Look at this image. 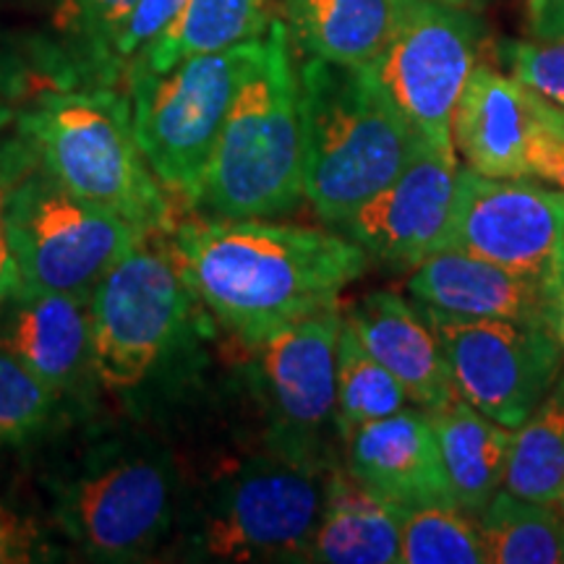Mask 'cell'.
Segmentation results:
<instances>
[{
    "label": "cell",
    "instance_id": "1",
    "mask_svg": "<svg viewBox=\"0 0 564 564\" xmlns=\"http://www.w3.org/2000/svg\"><path fill=\"white\" fill-rule=\"evenodd\" d=\"M225 333L251 345L337 303L371 259L343 232L192 217L160 238Z\"/></svg>",
    "mask_w": 564,
    "mask_h": 564
},
{
    "label": "cell",
    "instance_id": "2",
    "mask_svg": "<svg viewBox=\"0 0 564 564\" xmlns=\"http://www.w3.org/2000/svg\"><path fill=\"white\" fill-rule=\"evenodd\" d=\"M40 489L55 531L87 562L162 560L181 510V470L144 423L91 415L51 436Z\"/></svg>",
    "mask_w": 564,
    "mask_h": 564
},
{
    "label": "cell",
    "instance_id": "3",
    "mask_svg": "<svg viewBox=\"0 0 564 564\" xmlns=\"http://www.w3.org/2000/svg\"><path fill=\"white\" fill-rule=\"evenodd\" d=\"M102 403L133 423H165L209 364L215 319L181 278L160 238H147L89 299Z\"/></svg>",
    "mask_w": 564,
    "mask_h": 564
},
{
    "label": "cell",
    "instance_id": "4",
    "mask_svg": "<svg viewBox=\"0 0 564 564\" xmlns=\"http://www.w3.org/2000/svg\"><path fill=\"white\" fill-rule=\"evenodd\" d=\"M13 126L42 171L141 236L162 238L178 225L181 204L154 178L133 137L126 89L42 87Z\"/></svg>",
    "mask_w": 564,
    "mask_h": 564
},
{
    "label": "cell",
    "instance_id": "5",
    "mask_svg": "<svg viewBox=\"0 0 564 564\" xmlns=\"http://www.w3.org/2000/svg\"><path fill=\"white\" fill-rule=\"evenodd\" d=\"M299 105L303 192L329 228L390 186L423 144L369 66L308 58Z\"/></svg>",
    "mask_w": 564,
    "mask_h": 564
},
{
    "label": "cell",
    "instance_id": "6",
    "mask_svg": "<svg viewBox=\"0 0 564 564\" xmlns=\"http://www.w3.org/2000/svg\"><path fill=\"white\" fill-rule=\"evenodd\" d=\"M303 199L299 74L285 21L274 19L238 84L194 212L215 220H270Z\"/></svg>",
    "mask_w": 564,
    "mask_h": 564
},
{
    "label": "cell",
    "instance_id": "7",
    "mask_svg": "<svg viewBox=\"0 0 564 564\" xmlns=\"http://www.w3.org/2000/svg\"><path fill=\"white\" fill-rule=\"evenodd\" d=\"M333 468L272 453L251 457L188 502L181 499L162 560L303 562Z\"/></svg>",
    "mask_w": 564,
    "mask_h": 564
},
{
    "label": "cell",
    "instance_id": "8",
    "mask_svg": "<svg viewBox=\"0 0 564 564\" xmlns=\"http://www.w3.org/2000/svg\"><path fill=\"white\" fill-rule=\"evenodd\" d=\"M259 40L202 53L167 70L129 68L133 137L154 178L181 207L194 209L215 154L238 84L257 53Z\"/></svg>",
    "mask_w": 564,
    "mask_h": 564
},
{
    "label": "cell",
    "instance_id": "9",
    "mask_svg": "<svg viewBox=\"0 0 564 564\" xmlns=\"http://www.w3.org/2000/svg\"><path fill=\"white\" fill-rule=\"evenodd\" d=\"M21 291L91 299L100 280L147 236L42 171L37 160L0 199Z\"/></svg>",
    "mask_w": 564,
    "mask_h": 564
},
{
    "label": "cell",
    "instance_id": "10",
    "mask_svg": "<svg viewBox=\"0 0 564 564\" xmlns=\"http://www.w3.org/2000/svg\"><path fill=\"white\" fill-rule=\"evenodd\" d=\"M340 333V308L329 306L251 345L249 373L264 415L267 453L322 468L337 465L329 442L337 434Z\"/></svg>",
    "mask_w": 564,
    "mask_h": 564
},
{
    "label": "cell",
    "instance_id": "11",
    "mask_svg": "<svg viewBox=\"0 0 564 564\" xmlns=\"http://www.w3.org/2000/svg\"><path fill=\"white\" fill-rule=\"evenodd\" d=\"M481 24L468 9L440 0H405L371 74L413 131L442 152H455L453 116L476 68Z\"/></svg>",
    "mask_w": 564,
    "mask_h": 564
},
{
    "label": "cell",
    "instance_id": "12",
    "mask_svg": "<svg viewBox=\"0 0 564 564\" xmlns=\"http://www.w3.org/2000/svg\"><path fill=\"white\" fill-rule=\"evenodd\" d=\"M444 249L474 253L560 299L564 293V192L533 178H491L457 167Z\"/></svg>",
    "mask_w": 564,
    "mask_h": 564
},
{
    "label": "cell",
    "instance_id": "13",
    "mask_svg": "<svg viewBox=\"0 0 564 564\" xmlns=\"http://www.w3.org/2000/svg\"><path fill=\"white\" fill-rule=\"evenodd\" d=\"M419 308L440 340L463 400L507 429H518L562 371V343L541 324Z\"/></svg>",
    "mask_w": 564,
    "mask_h": 564
},
{
    "label": "cell",
    "instance_id": "14",
    "mask_svg": "<svg viewBox=\"0 0 564 564\" xmlns=\"http://www.w3.org/2000/svg\"><path fill=\"white\" fill-rule=\"evenodd\" d=\"M0 350L32 371L70 421L100 415L89 299L17 288L0 308Z\"/></svg>",
    "mask_w": 564,
    "mask_h": 564
},
{
    "label": "cell",
    "instance_id": "15",
    "mask_svg": "<svg viewBox=\"0 0 564 564\" xmlns=\"http://www.w3.org/2000/svg\"><path fill=\"white\" fill-rule=\"evenodd\" d=\"M457 154L423 141L403 173L337 225L366 257L392 270L419 267L444 249L453 220Z\"/></svg>",
    "mask_w": 564,
    "mask_h": 564
},
{
    "label": "cell",
    "instance_id": "16",
    "mask_svg": "<svg viewBox=\"0 0 564 564\" xmlns=\"http://www.w3.org/2000/svg\"><path fill=\"white\" fill-rule=\"evenodd\" d=\"M546 102L539 91L481 63L470 70L455 108V154L481 175L528 178V147Z\"/></svg>",
    "mask_w": 564,
    "mask_h": 564
},
{
    "label": "cell",
    "instance_id": "17",
    "mask_svg": "<svg viewBox=\"0 0 564 564\" xmlns=\"http://www.w3.org/2000/svg\"><path fill=\"white\" fill-rule=\"evenodd\" d=\"M345 468L405 510L455 505L426 411H403L358 426L345 436Z\"/></svg>",
    "mask_w": 564,
    "mask_h": 564
},
{
    "label": "cell",
    "instance_id": "18",
    "mask_svg": "<svg viewBox=\"0 0 564 564\" xmlns=\"http://www.w3.org/2000/svg\"><path fill=\"white\" fill-rule=\"evenodd\" d=\"M408 293L440 312L541 324L552 329L560 308V299L539 285L460 249H440L413 267Z\"/></svg>",
    "mask_w": 564,
    "mask_h": 564
},
{
    "label": "cell",
    "instance_id": "19",
    "mask_svg": "<svg viewBox=\"0 0 564 564\" xmlns=\"http://www.w3.org/2000/svg\"><path fill=\"white\" fill-rule=\"evenodd\" d=\"M345 322L356 329L364 348L398 377L411 403L432 411L455 398L453 371L432 324L403 295L392 291L364 295Z\"/></svg>",
    "mask_w": 564,
    "mask_h": 564
},
{
    "label": "cell",
    "instance_id": "20",
    "mask_svg": "<svg viewBox=\"0 0 564 564\" xmlns=\"http://www.w3.org/2000/svg\"><path fill=\"white\" fill-rule=\"evenodd\" d=\"M405 507L369 489L335 465L327 478L324 510L303 562L394 564L400 562Z\"/></svg>",
    "mask_w": 564,
    "mask_h": 564
},
{
    "label": "cell",
    "instance_id": "21",
    "mask_svg": "<svg viewBox=\"0 0 564 564\" xmlns=\"http://www.w3.org/2000/svg\"><path fill=\"white\" fill-rule=\"evenodd\" d=\"M426 415L440 444L444 476L455 507L470 518H478L494 494L502 489L514 429L476 411L468 400L460 398V392L426 411Z\"/></svg>",
    "mask_w": 564,
    "mask_h": 564
},
{
    "label": "cell",
    "instance_id": "22",
    "mask_svg": "<svg viewBox=\"0 0 564 564\" xmlns=\"http://www.w3.org/2000/svg\"><path fill=\"white\" fill-rule=\"evenodd\" d=\"M139 0H58L34 58L51 87H116L112 47Z\"/></svg>",
    "mask_w": 564,
    "mask_h": 564
},
{
    "label": "cell",
    "instance_id": "23",
    "mask_svg": "<svg viewBox=\"0 0 564 564\" xmlns=\"http://www.w3.org/2000/svg\"><path fill=\"white\" fill-rule=\"evenodd\" d=\"M405 0H282L288 37L308 58L369 66L398 26Z\"/></svg>",
    "mask_w": 564,
    "mask_h": 564
},
{
    "label": "cell",
    "instance_id": "24",
    "mask_svg": "<svg viewBox=\"0 0 564 564\" xmlns=\"http://www.w3.org/2000/svg\"><path fill=\"white\" fill-rule=\"evenodd\" d=\"M272 21L270 0H188L178 19L147 45L131 68L167 70L192 55L262 40Z\"/></svg>",
    "mask_w": 564,
    "mask_h": 564
},
{
    "label": "cell",
    "instance_id": "25",
    "mask_svg": "<svg viewBox=\"0 0 564 564\" xmlns=\"http://www.w3.org/2000/svg\"><path fill=\"white\" fill-rule=\"evenodd\" d=\"M489 564H564V507L499 489L476 518Z\"/></svg>",
    "mask_w": 564,
    "mask_h": 564
},
{
    "label": "cell",
    "instance_id": "26",
    "mask_svg": "<svg viewBox=\"0 0 564 564\" xmlns=\"http://www.w3.org/2000/svg\"><path fill=\"white\" fill-rule=\"evenodd\" d=\"M502 489L533 502H564V371L514 432Z\"/></svg>",
    "mask_w": 564,
    "mask_h": 564
},
{
    "label": "cell",
    "instance_id": "27",
    "mask_svg": "<svg viewBox=\"0 0 564 564\" xmlns=\"http://www.w3.org/2000/svg\"><path fill=\"white\" fill-rule=\"evenodd\" d=\"M411 403L398 377L377 361L345 322L337 343V434L345 442L364 423L384 419Z\"/></svg>",
    "mask_w": 564,
    "mask_h": 564
},
{
    "label": "cell",
    "instance_id": "28",
    "mask_svg": "<svg viewBox=\"0 0 564 564\" xmlns=\"http://www.w3.org/2000/svg\"><path fill=\"white\" fill-rule=\"evenodd\" d=\"M70 423L66 408L17 358L0 350V449L40 447Z\"/></svg>",
    "mask_w": 564,
    "mask_h": 564
},
{
    "label": "cell",
    "instance_id": "29",
    "mask_svg": "<svg viewBox=\"0 0 564 564\" xmlns=\"http://www.w3.org/2000/svg\"><path fill=\"white\" fill-rule=\"evenodd\" d=\"M403 564L486 562L476 518L455 505H421L405 510L400 535Z\"/></svg>",
    "mask_w": 564,
    "mask_h": 564
},
{
    "label": "cell",
    "instance_id": "30",
    "mask_svg": "<svg viewBox=\"0 0 564 564\" xmlns=\"http://www.w3.org/2000/svg\"><path fill=\"white\" fill-rule=\"evenodd\" d=\"M68 549L51 518L0 497V564L66 562Z\"/></svg>",
    "mask_w": 564,
    "mask_h": 564
},
{
    "label": "cell",
    "instance_id": "31",
    "mask_svg": "<svg viewBox=\"0 0 564 564\" xmlns=\"http://www.w3.org/2000/svg\"><path fill=\"white\" fill-rule=\"evenodd\" d=\"M497 55L512 79L564 110V40H505L497 45Z\"/></svg>",
    "mask_w": 564,
    "mask_h": 564
},
{
    "label": "cell",
    "instance_id": "32",
    "mask_svg": "<svg viewBox=\"0 0 564 564\" xmlns=\"http://www.w3.org/2000/svg\"><path fill=\"white\" fill-rule=\"evenodd\" d=\"M42 87H51V84L42 76L37 58L30 63L17 45L0 40V131L17 121L19 110Z\"/></svg>",
    "mask_w": 564,
    "mask_h": 564
},
{
    "label": "cell",
    "instance_id": "33",
    "mask_svg": "<svg viewBox=\"0 0 564 564\" xmlns=\"http://www.w3.org/2000/svg\"><path fill=\"white\" fill-rule=\"evenodd\" d=\"M531 32L535 40H564V0H544L531 13Z\"/></svg>",
    "mask_w": 564,
    "mask_h": 564
},
{
    "label": "cell",
    "instance_id": "34",
    "mask_svg": "<svg viewBox=\"0 0 564 564\" xmlns=\"http://www.w3.org/2000/svg\"><path fill=\"white\" fill-rule=\"evenodd\" d=\"M19 288V270L17 262L11 257V246H9V236H6V225H3V215H0V308L6 306V301L17 293Z\"/></svg>",
    "mask_w": 564,
    "mask_h": 564
},
{
    "label": "cell",
    "instance_id": "35",
    "mask_svg": "<svg viewBox=\"0 0 564 564\" xmlns=\"http://www.w3.org/2000/svg\"><path fill=\"white\" fill-rule=\"evenodd\" d=\"M554 333H556V337H560V343H562V348H564V293L560 295V308H556Z\"/></svg>",
    "mask_w": 564,
    "mask_h": 564
},
{
    "label": "cell",
    "instance_id": "36",
    "mask_svg": "<svg viewBox=\"0 0 564 564\" xmlns=\"http://www.w3.org/2000/svg\"><path fill=\"white\" fill-rule=\"evenodd\" d=\"M440 3L457 6V9H468V11H474V9H478V6L484 3V0H440Z\"/></svg>",
    "mask_w": 564,
    "mask_h": 564
},
{
    "label": "cell",
    "instance_id": "37",
    "mask_svg": "<svg viewBox=\"0 0 564 564\" xmlns=\"http://www.w3.org/2000/svg\"><path fill=\"white\" fill-rule=\"evenodd\" d=\"M528 6H531V13H535L541 6H544V0H528Z\"/></svg>",
    "mask_w": 564,
    "mask_h": 564
}]
</instances>
